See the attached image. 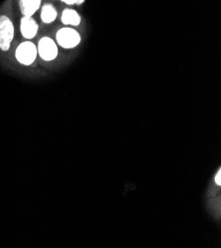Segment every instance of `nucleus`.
<instances>
[{"label": "nucleus", "mask_w": 221, "mask_h": 248, "mask_svg": "<svg viewBox=\"0 0 221 248\" xmlns=\"http://www.w3.org/2000/svg\"><path fill=\"white\" fill-rule=\"evenodd\" d=\"M14 38V25L6 15H0V49L7 52Z\"/></svg>", "instance_id": "1"}, {"label": "nucleus", "mask_w": 221, "mask_h": 248, "mask_svg": "<svg viewBox=\"0 0 221 248\" xmlns=\"http://www.w3.org/2000/svg\"><path fill=\"white\" fill-rule=\"evenodd\" d=\"M38 51L37 46L32 42H23L21 43L15 52L16 60L23 65L32 64L37 58Z\"/></svg>", "instance_id": "2"}, {"label": "nucleus", "mask_w": 221, "mask_h": 248, "mask_svg": "<svg viewBox=\"0 0 221 248\" xmlns=\"http://www.w3.org/2000/svg\"><path fill=\"white\" fill-rule=\"evenodd\" d=\"M57 43L64 48H73L80 45L82 38L80 33L69 27L60 29L56 34Z\"/></svg>", "instance_id": "3"}, {"label": "nucleus", "mask_w": 221, "mask_h": 248, "mask_svg": "<svg viewBox=\"0 0 221 248\" xmlns=\"http://www.w3.org/2000/svg\"><path fill=\"white\" fill-rule=\"evenodd\" d=\"M37 51L42 60L46 62H51L57 59L59 49L54 40L49 37H43L38 44Z\"/></svg>", "instance_id": "4"}, {"label": "nucleus", "mask_w": 221, "mask_h": 248, "mask_svg": "<svg viewBox=\"0 0 221 248\" xmlns=\"http://www.w3.org/2000/svg\"><path fill=\"white\" fill-rule=\"evenodd\" d=\"M39 30V25L37 21L33 18V16H23L20 21V31L22 36L31 40L35 38Z\"/></svg>", "instance_id": "5"}, {"label": "nucleus", "mask_w": 221, "mask_h": 248, "mask_svg": "<svg viewBox=\"0 0 221 248\" xmlns=\"http://www.w3.org/2000/svg\"><path fill=\"white\" fill-rule=\"evenodd\" d=\"M42 0H19V8L23 16H33L41 7Z\"/></svg>", "instance_id": "6"}, {"label": "nucleus", "mask_w": 221, "mask_h": 248, "mask_svg": "<svg viewBox=\"0 0 221 248\" xmlns=\"http://www.w3.org/2000/svg\"><path fill=\"white\" fill-rule=\"evenodd\" d=\"M61 20L64 25H71V26H79L82 22L80 14L71 8H66L63 10Z\"/></svg>", "instance_id": "7"}, {"label": "nucleus", "mask_w": 221, "mask_h": 248, "mask_svg": "<svg viewBox=\"0 0 221 248\" xmlns=\"http://www.w3.org/2000/svg\"><path fill=\"white\" fill-rule=\"evenodd\" d=\"M58 17L56 7L51 3H46L41 8V20L45 24L53 23Z\"/></svg>", "instance_id": "8"}, {"label": "nucleus", "mask_w": 221, "mask_h": 248, "mask_svg": "<svg viewBox=\"0 0 221 248\" xmlns=\"http://www.w3.org/2000/svg\"><path fill=\"white\" fill-rule=\"evenodd\" d=\"M214 180H215V183H216V185H218V186H220V185H221V170H220V169L218 170L217 174L215 175V178H214Z\"/></svg>", "instance_id": "9"}, {"label": "nucleus", "mask_w": 221, "mask_h": 248, "mask_svg": "<svg viewBox=\"0 0 221 248\" xmlns=\"http://www.w3.org/2000/svg\"><path fill=\"white\" fill-rule=\"evenodd\" d=\"M61 1L68 5H73V4H77L78 0H61Z\"/></svg>", "instance_id": "10"}, {"label": "nucleus", "mask_w": 221, "mask_h": 248, "mask_svg": "<svg viewBox=\"0 0 221 248\" xmlns=\"http://www.w3.org/2000/svg\"><path fill=\"white\" fill-rule=\"evenodd\" d=\"M84 2H85V0H78V2H77L76 5H82Z\"/></svg>", "instance_id": "11"}]
</instances>
